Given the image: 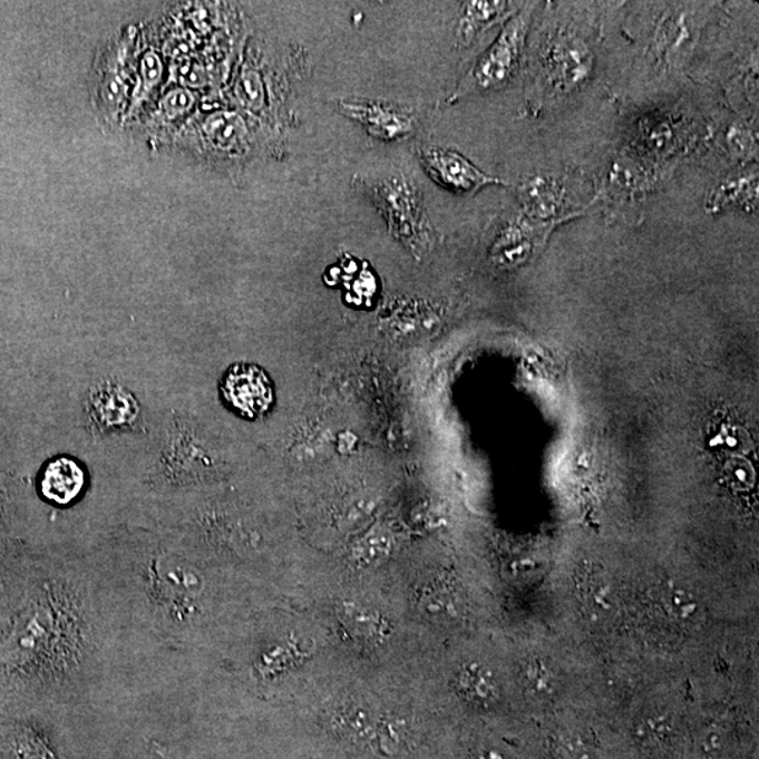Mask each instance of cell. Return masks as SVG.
I'll list each match as a JSON object with an SVG mask.
<instances>
[{
  "instance_id": "9a60e30c",
  "label": "cell",
  "mask_w": 759,
  "mask_h": 759,
  "mask_svg": "<svg viewBox=\"0 0 759 759\" xmlns=\"http://www.w3.org/2000/svg\"><path fill=\"white\" fill-rule=\"evenodd\" d=\"M459 683L463 693L477 702L494 701L498 698L497 683L492 672L480 665H468L460 672Z\"/></svg>"
},
{
  "instance_id": "6da1fadb",
  "label": "cell",
  "mask_w": 759,
  "mask_h": 759,
  "mask_svg": "<svg viewBox=\"0 0 759 759\" xmlns=\"http://www.w3.org/2000/svg\"><path fill=\"white\" fill-rule=\"evenodd\" d=\"M134 629L90 553L16 543L0 574V714L109 698Z\"/></svg>"
},
{
  "instance_id": "2e32d148",
  "label": "cell",
  "mask_w": 759,
  "mask_h": 759,
  "mask_svg": "<svg viewBox=\"0 0 759 759\" xmlns=\"http://www.w3.org/2000/svg\"><path fill=\"white\" fill-rule=\"evenodd\" d=\"M529 251L531 242L518 224L508 225L494 246V255L503 262H519Z\"/></svg>"
},
{
  "instance_id": "30bf717a",
  "label": "cell",
  "mask_w": 759,
  "mask_h": 759,
  "mask_svg": "<svg viewBox=\"0 0 759 759\" xmlns=\"http://www.w3.org/2000/svg\"><path fill=\"white\" fill-rule=\"evenodd\" d=\"M88 486L89 474L86 467L67 455L47 460L37 474V494L42 503L56 508H69L79 503Z\"/></svg>"
},
{
  "instance_id": "7a4b0ae2",
  "label": "cell",
  "mask_w": 759,
  "mask_h": 759,
  "mask_svg": "<svg viewBox=\"0 0 759 759\" xmlns=\"http://www.w3.org/2000/svg\"><path fill=\"white\" fill-rule=\"evenodd\" d=\"M124 612L154 648L206 642L215 584L204 562L164 531L128 524L89 552Z\"/></svg>"
},
{
  "instance_id": "8fae6325",
  "label": "cell",
  "mask_w": 759,
  "mask_h": 759,
  "mask_svg": "<svg viewBox=\"0 0 759 759\" xmlns=\"http://www.w3.org/2000/svg\"><path fill=\"white\" fill-rule=\"evenodd\" d=\"M245 118L235 111H217L203 123V137L210 148L221 155H240L250 144Z\"/></svg>"
},
{
  "instance_id": "5bb4252c",
  "label": "cell",
  "mask_w": 759,
  "mask_h": 759,
  "mask_svg": "<svg viewBox=\"0 0 759 759\" xmlns=\"http://www.w3.org/2000/svg\"><path fill=\"white\" fill-rule=\"evenodd\" d=\"M235 98L244 109L260 113L266 106V88L260 71L244 68L235 85Z\"/></svg>"
},
{
  "instance_id": "52a82bcc",
  "label": "cell",
  "mask_w": 759,
  "mask_h": 759,
  "mask_svg": "<svg viewBox=\"0 0 759 759\" xmlns=\"http://www.w3.org/2000/svg\"><path fill=\"white\" fill-rule=\"evenodd\" d=\"M221 395L240 417L256 419L265 416L273 403V387L260 366H231L221 381Z\"/></svg>"
},
{
  "instance_id": "7c38bea8",
  "label": "cell",
  "mask_w": 759,
  "mask_h": 759,
  "mask_svg": "<svg viewBox=\"0 0 759 759\" xmlns=\"http://www.w3.org/2000/svg\"><path fill=\"white\" fill-rule=\"evenodd\" d=\"M509 2H466L463 3L456 37L461 46L471 45L478 36L513 13Z\"/></svg>"
},
{
  "instance_id": "ac0fdd59",
  "label": "cell",
  "mask_w": 759,
  "mask_h": 759,
  "mask_svg": "<svg viewBox=\"0 0 759 759\" xmlns=\"http://www.w3.org/2000/svg\"><path fill=\"white\" fill-rule=\"evenodd\" d=\"M16 514V499L7 476L0 473V543L18 539L12 535Z\"/></svg>"
},
{
  "instance_id": "e0dca14e",
  "label": "cell",
  "mask_w": 759,
  "mask_h": 759,
  "mask_svg": "<svg viewBox=\"0 0 759 759\" xmlns=\"http://www.w3.org/2000/svg\"><path fill=\"white\" fill-rule=\"evenodd\" d=\"M139 74H142V82H139L136 90L133 109H137L145 99H148L156 86L163 80L164 66L158 53L153 51L145 53L142 59V67H139Z\"/></svg>"
},
{
  "instance_id": "3957f363",
  "label": "cell",
  "mask_w": 759,
  "mask_h": 759,
  "mask_svg": "<svg viewBox=\"0 0 759 759\" xmlns=\"http://www.w3.org/2000/svg\"><path fill=\"white\" fill-rule=\"evenodd\" d=\"M217 470V460L201 430L191 419L174 412L160 428L143 484L148 498L176 497L192 493Z\"/></svg>"
},
{
  "instance_id": "ba28073f",
  "label": "cell",
  "mask_w": 759,
  "mask_h": 759,
  "mask_svg": "<svg viewBox=\"0 0 759 759\" xmlns=\"http://www.w3.org/2000/svg\"><path fill=\"white\" fill-rule=\"evenodd\" d=\"M344 117L362 124L369 136L381 142H398L411 136L417 118L400 106L379 100L347 99L338 104Z\"/></svg>"
},
{
  "instance_id": "5b68a950",
  "label": "cell",
  "mask_w": 759,
  "mask_h": 759,
  "mask_svg": "<svg viewBox=\"0 0 759 759\" xmlns=\"http://www.w3.org/2000/svg\"><path fill=\"white\" fill-rule=\"evenodd\" d=\"M531 19L532 9L525 8L505 25L498 39L477 59L470 71L457 85L449 104L477 91L503 88L513 78L524 51Z\"/></svg>"
},
{
  "instance_id": "4fadbf2b",
  "label": "cell",
  "mask_w": 759,
  "mask_h": 759,
  "mask_svg": "<svg viewBox=\"0 0 759 759\" xmlns=\"http://www.w3.org/2000/svg\"><path fill=\"white\" fill-rule=\"evenodd\" d=\"M562 51L554 56L553 75L564 88H574L588 77V52L580 42L564 46Z\"/></svg>"
},
{
  "instance_id": "d6986e66",
  "label": "cell",
  "mask_w": 759,
  "mask_h": 759,
  "mask_svg": "<svg viewBox=\"0 0 759 759\" xmlns=\"http://www.w3.org/2000/svg\"><path fill=\"white\" fill-rule=\"evenodd\" d=\"M195 104L196 98L191 90L183 88L172 89L160 101V113H163L166 120H177V118L186 116Z\"/></svg>"
},
{
  "instance_id": "277c9868",
  "label": "cell",
  "mask_w": 759,
  "mask_h": 759,
  "mask_svg": "<svg viewBox=\"0 0 759 759\" xmlns=\"http://www.w3.org/2000/svg\"><path fill=\"white\" fill-rule=\"evenodd\" d=\"M364 196L379 210L389 225L390 234L413 253L427 251L434 242L421 191L411 177L402 172H386L357 176L353 182Z\"/></svg>"
},
{
  "instance_id": "8992f818",
  "label": "cell",
  "mask_w": 759,
  "mask_h": 759,
  "mask_svg": "<svg viewBox=\"0 0 759 759\" xmlns=\"http://www.w3.org/2000/svg\"><path fill=\"white\" fill-rule=\"evenodd\" d=\"M86 422L95 438L143 427V409L126 386L113 379L96 383L85 401Z\"/></svg>"
},
{
  "instance_id": "9c48e42d",
  "label": "cell",
  "mask_w": 759,
  "mask_h": 759,
  "mask_svg": "<svg viewBox=\"0 0 759 759\" xmlns=\"http://www.w3.org/2000/svg\"><path fill=\"white\" fill-rule=\"evenodd\" d=\"M417 156L428 175L440 186L449 188L451 192H476L484 186L503 183L484 174L476 165L454 149L418 147Z\"/></svg>"
}]
</instances>
